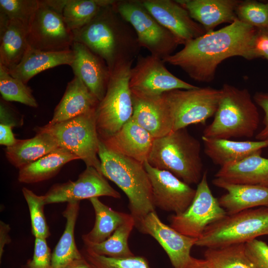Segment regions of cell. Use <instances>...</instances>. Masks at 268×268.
<instances>
[{
  "label": "cell",
  "mask_w": 268,
  "mask_h": 268,
  "mask_svg": "<svg viewBox=\"0 0 268 268\" xmlns=\"http://www.w3.org/2000/svg\"><path fill=\"white\" fill-rule=\"evenodd\" d=\"M22 192L29 208L33 235L35 238L47 239L50 233L44 212L46 204L43 195H37L25 187L22 188Z\"/></svg>",
  "instance_id": "36"
},
{
  "label": "cell",
  "mask_w": 268,
  "mask_h": 268,
  "mask_svg": "<svg viewBox=\"0 0 268 268\" xmlns=\"http://www.w3.org/2000/svg\"><path fill=\"white\" fill-rule=\"evenodd\" d=\"M265 235H268V206L227 214L206 227L196 246L221 248L245 243Z\"/></svg>",
  "instance_id": "6"
},
{
  "label": "cell",
  "mask_w": 268,
  "mask_h": 268,
  "mask_svg": "<svg viewBox=\"0 0 268 268\" xmlns=\"http://www.w3.org/2000/svg\"><path fill=\"white\" fill-rule=\"evenodd\" d=\"M204 152L220 167L241 161L254 153L268 147V139L257 141H235L214 139L202 136Z\"/></svg>",
  "instance_id": "25"
},
{
  "label": "cell",
  "mask_w": 268,
  "mask_h": 268,
  "mask_svg": "<svg viewBox=\"0 0 268 268\" xmlns=\"http://www.w3.org/2000/svg\"><path fill=\"white\" fill-rule=\"evenodd\" d=\"M10 230V227L8 225L4 223L2 221H0V257L1 258V255L3 253V248L4 246L10 242V240L9 237L8 233Z\"/></svg>",
  "instance_id": "45"
},
{
  "label": "cell",
  "mask_w": 268,
  "mask_h": 268,
  "mask_svg": "<svg viewBox=\"0 0 268 268\" xmlns=\"http://www.w3.org/2000/svg\"><path fill=\"white\" fill-rule=\"evenodd\" d=\"M74 58L72 50L61 52L41 51L29 46L22 59L15 67L7 71L25 84L34 76L58 66H70Z\"/></svg>",
  "instance_id": "27"
},
{
  "label": "cell",
  "mask_w": 268,
  "mask_h": 268,
  "mask_svg": "<svg viewBox=\"0 0 268 268\" xmlns=\"http://www.w3.org/2000/svg\"><path fill=\"white\" fill-rule=\"evenodd\" d=\"M71 50L74 54L70 66L74 76L78 77L98 99L104 98L111 73L106 63L85 46L73 42Z\"/></svg>",
  "instance_id": "18"
},
{
  "label": "cell",
  "mask_w": 268,
  "mask_h": 268,
  "mask_svg": "<svg viewBox=\"0 0 268 268\" xmlns=\"http://www.w3.org/2000/svg\"><path fill=\"white\" fill-rule=\"evenodd\" d=\"M36 132L32 138L18 139L15 145L5 149L7 159L19 169L59 148L51 135L45 132Z\"/></svg>",
  "instance_id": "28"
},
{
  "label": "cell",
  "mask_w": 268,
  "mask_h": 268,
  "mask_svg": "<svg viewBox=\"0 0 268 268\" xmlns=\"http://www.w3.org/2000/svg\"><path fill=\"white\" fill-rule=\"evenodd\" d=\"M78 159L70 151L59 147L19 169L18 180L20 183L31 184L48 180L55 176L66 164Z\"/></svg>",
  "instance_id": "29"
},
{
  "label": "cell",
  "mask_w": 268,
  "mask_h": 268,
  "mask_svg": "<svg viewBox=\"0 0 268 268\" xmlns=\"http://www.w3.org/2000/svg\"><path fill=\"white\" fill-rule=\"evenodd\" d=\"M52 254L46 239L35 238L32 259L28 263V268H52Z\"/></svg>",
  "instance_id": "41"
},
{
  "label": "cell",
  "mask_w": 268,
  "mask_h": 268,
  "mask_svg": "<svg viewBox=\"0 0 268 268\" xmlns=\"http://www.w3.org/2000/svg\"><path fill=\"white\" fill-rule=\"evenodd\" d=\"M101 196L121 198L120 194L110 186L104 175L92 166H86L76 181L56 184L43 195L45 204L79 201Z\"/></svg>",
  "instance_id": "14"
},
{
  "label": "cell",
  "mask_w": 268,
  "mask_h": 268,
  "mask_svg": "<svg viewBox=\"0 0 268 268\" xmlns=\"http://www.w3.org/2000/svg\"><path fill=\"white\" fill-rule=\"evenodd\" d=\"M184 268H214L211 263L206 259H197L191 256Z\"/></svg>",
  "instance_id": "46"
},
{
  "label": "cell",
  "mask_w": 268,
  "mask_h": 268,
  "mask_svg": "<svg viewBox=\"0 0 268 268\" xmlns=\"http://www.w3.org/2000/svg\"><path fill=\"white\" fill-rule=\"evenodd\" d=\"M164 64L162 59L155 56L139 54L131 70L129 84L132 95L155 98L173 90L192 89L198 87L175 76Z\"/></svg>",
  "instance_id": "12"
},
{
  "label": "cell",
  "mask_w": 268,
  "mask_h": 268,
  "mask_svg": "<svg viewBox=\"0 0 268 268\" xmlns=\"http://www.w3.org/2000/svg\"><path fill=\"white\" fill-rule=\"evenodd\" d=\"M98 155L102 174L127 196L135 222L155 211L151 185L143 163L111 151L100 139Z\"/></svg>",
  "instance_id": "3"
},
{
  "label": "cell",
  "mask_w": 268,
  "mask_h": 268,
  "mask_svg": "<svg viewBox=\"0 0 268 268\" xmlns=\"http://www.w3.org/2000/svg\"><path fill=\"white\" fill-rule=\"evenodd\" d=\"M89 201L95 211V222L91 230L82 236L84 245L104 241L131 215L112 209L98 198Z\"/></svg>",
  "instance_id": "31"
},
{
  "label": "cell",
  "mask_w": 268,
  "mask_h": 268,
  "mask_svg": "<svg viewBox=\"0 0 268 268\" xmlns=\"http://www.w3.org/2000/svg\"><path fill=\"white\" fill-rule=\"evenodd\" d=\"M221 89L210 87L175 89L161 97L173 120V131L193 124H204L214 116L221 96Z\"/></svg>",
  "instance_id": "11"
},
{
  "label": "cell",
  "mask_w": 268,
  "mask_h": 268,
  "mask_svg": "<svg viewBox=\"0 0 268 268\" xmlns=\"http://www.w3.org/2000/svg\"><path fill=\"white\" fill-rule=\"evenodd\" d=\"M34 130L48 133L59 147L70 151L82 159L86 166L93 167L101 173L98 157L99 138L95 111L54 124L48 123Z\"/></svg>",
  "instance_id": "8"
},
{
  "label": "cell",
  "mask_w": 268,
  "mask_h": 268,
  "mask_svg": "<svg viewBox=\"0 0 268 268\" xmlns=\"http://www.w3.org/2000/svg\"><path fill=\"white\" fill-rule=\"evenodd\" d=\"M253 99L255 103L259 106L264 111L263 129L256 135L258 140L268 139V92H256Z\"/></svg>",
  "instance_id": "42"
},
{
  "label": "cell",
  "mask_w": 268,
  "mask_h": 268,
  "mask_svg": "<svg viewBox=\"0 0 268 268\" xmlns=\"http://www.w3.org/2000/svg\"><path fill=\"white\" fill-rule=\"evenodd\" d=\"M135 226V220L131 215L107 239L99 243L85 245V246L101 256L114 258L134 256L129 247L128 239Z\"/></svg>",
  "instance_id": "32"
},
{
  "label": "cell",
  "mask_w": 268,
  "mask_h": 268,
  "mask_svg": "<svg viewBox=\"0 0 268 268\" xmlns=\"http://www.w3.org/2000/svg\"><path fill=\"white\" fill-rule=\"evenodd\" d=\"M65 268H96L87 260L84 257L72 261Z\"/></svg>",
  "instance_id": "47"
},
{
  "label": "cell",
  "mask_w": 268,
  "mask_h": 268,
  "mask_svg": "<svg viewBox=\"0 0 268 268\" xmlns=\"http://www.w3.org/2000/svg\"><path fill=\"white\" fill-rule=\"evenodd\" d=\"M38 5L37 0H0V13L28 28Z\"/></svg>",
  "instance_id": "38"
},
{
  "label": "cell",
  "mask_w": 268,
  "mask_h": 268,
  "mask_svg": "<svg viewBox=\"0 0 268 268\" xmlns=\"http://www.w3.org/2000/svg\"><path fill=\"white\" fill-rule=\"evenodd\" d=\"M246 255L255 268H268V245L255 239L245 243Z\"/></svg>",
  "instance_id": "40"
},
{
  "label": "cell",
  "mask_w": 268,
  "mask_h": 268,
  "mask_svg": "<svg viewBox=\"0 0 268 268\" xmlns=\"http://www.w3.org/2000/svg\"><path fill=\"white\" fill-rule=\"evenodd\" d=\"M195 197L187 209L169 217L170 226L180 233L199 238L206 227L227 215L208 185L207 171L198 184Z\"/></svg>",
  "instance_id": "13"
},
{
  "label": "cell",
  "mask_w": 268,
  "mask_h": 268,
  "mask_svg": "<svg viewBox=\"0 0 268 268\" xmlns=\"http://www.w3.org/2000/svg\"><path fill=\"white\" fill-rule=\"evenodd\" d=\"M28 28L0 13V65L8 70L18 65L29 47Z\"/></svg>",
  "instance_id": "26"
},
{
  "label": "cell",
  "mask_w": 268,
  "mask_h": 268,
  "mask_svg": "<svg viewBox=\"0 0 268 268\" xmlns=\"http://www.w3.org/2000/svg\"><path fill=\"white\" fill-rule=\"evenodd\" d=\"M262 151L220 167L215 177L232 184L268 187V158L261 156Z\"/></svg>",
  "instance_id": "24"
},
{
  "label": "cell",
  "mask_w": 268,
  "mask_h": 268,
  "mask_svg": "<svg viewBox=\"0 0 268 268\" xmlns=\"http://www.w3.org/2000/svg\"><path fill=\"white\" fill-rule=\"evenodd\" d=\"M79 210V201L70 202L62 213L66 220L65 228L52 254V268H65L72 261L83 257L77 248L74 238Z\"/></svg>",
  "instance_id": "30"
},
{
  "label": "cell",
  "mask_w": 268,
  "mask_h": 268,
  "mask_svg": "<svg viewBox=\"0 0 268 268\" xmlns=\"http://www.w3.org/2000/svg\"><path fill=\"white\" fill-rule=\"evenodd\" d=\"M99 103L83 81L74 76L55 109L48 124H54L95 111Z\"/></svg>",
  "instance_id": "23"
},
{
  "label": "cell",
  "mask_w": 268,
  "mask_h": 268,
  "mask_svg": "<svg viewBox=\"0 0 268 268\" xmlns=\"http://www.w3.org/2000/svg\"><path fill=\"white\" fill-rule=\"evenodd\" d=\"M114 6L134 29L140 47L148 50L150 55L163 60L181 44L147 11L140 0H118Z\"/></svg>",
  "instance_id": "9"
},
{
  "label": "cell",
  "mask_w": 268,
  "mask_h": 268,
  "mask_svg": "<svg viewBox=\"0 0 268 268\" xmlns=\"http://www.w3.org/2000/svg\"><path fill=\"white\" fill-rule=\"evenodd\" d=\"M204 256L214 268H255L246 255L245 243L206 248Z\"/></svg>",
  "instance_id": "34"
},
{
  "label": "cell",
  "mask_w": 268,
  "mask_h": 268,
  "mask_svg": "<svg viewBox=\"0 0 268 268\" xmlns=\"http://www.w3.org/2000/svg\"><path fill=\"white\" fill-rule=\"evenodd\" d=\"M212 184L226 191L218 201L227 214L256 207L268 206L267 187L232 184L217 178L212 180Z\"/></svg>",
  "instance_id": "20"
},
{
  "label": "cell",
  "mask_w": 268,
  "mask_h": 268,
  "mask_svg": "<svg viewBox=\"0 0 268 268\" xmlns=\"http://www.w3.org/2000/svg\"><path fill=\"white\" fill-rule=\"evenodd\" d=\"M201 143L186 128L154 138L147 161L188 184H198L203 172Z\"/></svg>",
  "instance_id": "4"
},
{
  "label": "cell",
  "mask_w": 268,
  "mask_h": 268,
  "mask_svg": "<svg viewBox=\"0 0 268 268\" xmlns=\"http://www.w3.org/2000/svg\"><path fill=\"white\" fill-rule=\"evenodd\" d=\"M257 30L238 19L187 42L180 51L162 60L179 67L196 81L210 82L224 60L234 56L255 59L253 42Z\"/></svg>",
  "instance_id": "1"
},
{
  "label": "cell",
  "mask_w": 268,
  "mask_h": 268,
  "mask_svg": "<svg viewBox=\"0 0 268 268\" xmlns=\"http://www.w3.org/2000/svg\"><path fill=\"white\" fill-rule=\"evenodd\" d=\"M114 3L102 7L87 24L72 31L73 42L82 44L103 60L110 73L121 64L134 62L141 48L134 29Z\"/></svg>",
  "instance_id": "2"
},
{
  "label": "cell",
  "mask_w": 268,
  "mask_h": 268,
  "mask_svg": "<svg viewBox=\"0 0 268 268\" xmlns=\"http://www.w3.org/2000/svg\"><path fill=\"white\" fill-rule=\"evenodd\" d=\"M0 92L6 101H15L36 108L37 101L32 90L20 80L12 76L7 70L0 65Z\"/></svg>",
  "instance_id": "35"
},
{
  "label": "cell",
  "mask_w": 268,
  "mask_h": 268,
  "mask_svg": "<svg viewBox=\"0 0 268 268\" xmlns=\"http://www.w3.org/2000/svg\"><path fill=\"white\" fill-rule=\"evenodd\" d=\"M236 13L241 21L257 29L268 31V2L241 0Z\"/></svg>",
  "instance_id": "37"
},
{
  "label": "cell",
  "mask_w": 268,
  "mask_h": 268,
  "mask_svg": "<svg viewBox=\"0 0 268 268\" xmlns=\"http://www.w3.org/2000/svg\"><path fill=\"white\" fill-rule=\"evenodd\" d=\"M132 96V119L154 138L163 136L173 131V120L161 96L144 98Z\"/></svg>",
  "instance_id": "22"
},
{
  "label": "cell",
  "mask_w": 268,
  "mask_h": 268,
  "mask_svg": "<svg viewBox=\"0 0 268 268\" xmlns=\"http://www.w3.org/2000/svg\"><path fill=\"white\" fill-rule=\"evenodd\" d=\"M81 252L96 268H150L147 261L143 257L114 258L98 255L86 247Z\"/></svg>",
  "instance_id": "39"
},
{
  "label": "cell",
  "mask_w": 268,
  "mask_h": 268,
  "mask_svg": "<svg viewBox=\"0 0 268 268\" xmlns=\"http://www.w3.org/2000/svg\"><path fill=\"white\" fill-rule=\"evenodd\" d=\"M66 0H39L38 8L28 28L29 46L41 51L61 52L71 50L73 34L62 12Z\"/></svg>",
  "instance_id": "10"
},
{
  "label": "cell",
  "mask_w": 268,
  "mask_h": 268,
  "mask_svg": "<svg viewBox=\"0 0 268 268\" xmlns=\"http://www.w3.org/2000/svg\"><path fill=\"white\" fill-rule=\"evenodd\" d=\"M143 165L151 183L155 207L174 214L185 211L192 202L196 190L171 172L151 166L147 161Z\"/></svg>",
  "instance_id": "15"
},
{
  "label": "cell",
  "mask_w": 268,
  "mask_h": 268,
  "mask_svg": "<svg viewBox=\"0 0 268 268\" xmlns=\"http://www.w3.org/2000/svg\"><path fill=\"white\" fill-rule=\"evenodd\" d=\"M141 233L150 235L163 248L174 268H184L188 263L192 248L197 238L184 235L164 224L156 212L152 211L135 222Z\"/></svg>",
  "instance_id": "16"
},
{
  "label": "cell",
  "mask_w": 268,
  "mask_h": 268,
  "mask_svg": "<svg viewBox=\"0 0 268 268\" xmlns=\"http://www.w3.org/2000/svg\"><path fill=\"white\" fill-rule=\"evenodd\" d=\"M115 0H67L62 14L68 28L71 31L85 26L105 6Z\"/></svg>",
  "instance_id": "33"
},
{
  "label": "cell",
  "mask_w": 268,
  "mask_h": 268,
  "mask_svg": "<svg viewBox=\"0 0 268 268\" xmlns=\"http://www.w3.org/2000/svg\"><path fill=\"white\" fill-rule=\"evenodd\" d=\"M212 122L202 136L214 139L251 138L257 130L260 115L248 90L225 83Z\"/></svg>",
  "instance_id": "5"
},
{
  "label": "cell",
  "mask_w": 268,
  "mask_h": 268,
  "mask_svg": "<svg viewBox=\"0 0 268 268\" xmlns=\"http://www.w3.org/2000/svg\"><path fill=\"white\" fill-rule=\"evenodd\" d=\"M253 51L255 59L264 58L268 60V31L258 29L253 40Z\"/></svg>",
  "instance_id": "43"
},
{
  "label": "cell",
  "mask_w": 268,
  "mask_h": 268,
  "mask_svg": "<svg viewBox=\"0 0 268 268\" xmlns=\"http://www.w3.org/2000/svg\"><path fill=\"white\" fill-rule=\"evenodd\" d=\"M147 11L185 45L206 33L203 27L190 16L177 0H140Z\"/></svg>",
  "instance_id": "17"
},
{
  "label": "cell",
  "mask_w": 268,
  "mask_h": 268,
  "mask_svg": "<svg viewBox=\"0 0 268 268\" xmlns=\"http://www.w3.org/2000/svg\"><path fill=\"white\" fill-rule=\"evenodd\" d=\"M154 139L132 118L114 134L100 140L111 151L143 164L147 159Z\"/></svg>",
  "instance_id": "19"
},
{
  "label": "cell",
  "mask_w": 268,
  "mask_h": 268,
  "mask_svg": "<svg viewBox=\"0 0 268 268\" xmlns=\"http://www.w3.org/2000/svg\"><path fill=\"white\" fill-rule=\"evenodd\" d=\"M133 62L121 64L111 72L105 95L95 110L100 139L114 134L132 117L133 101L129 82Z\"/></svg>",
  "instance_id": "7"
},
{
  "label": "cell",
  "mask_w": 268,
  "mask_h": 268,
  "mask_svg": "<svg viewBox=\"0 0 268 268\" xmlns=\"http://www.w3.org/2000/svg\"><path fill=\"white\" fill-rule=\"evenodd\" d=\"M188 11L206 32L213 31L223 23H232L238 19L236 10L238 0H176Z\"/></svg>",
  "instance_id": "21"
},
{
  "label": "cell",
  "mask_w": 268,
  "mask_h": 268,
  "mask_svg": "<svg viewBox=\"0 0 268 268\" xmlns=\"http://www.w3.org/2000/svg\"><path fill=\"white\" fill-rule=\"evenodd\" d=\"M11 125L0 124V144L7 147L15 145L18 139H16L12 131Z\"/></svg>",
  "instance_id": "44"
}]
</instances>
